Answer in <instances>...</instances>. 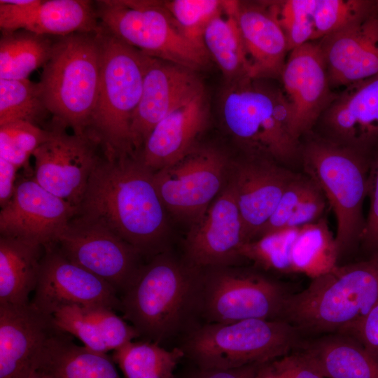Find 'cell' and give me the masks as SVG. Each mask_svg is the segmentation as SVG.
<instances>
[{
  "label": "cell",
  "instance_id": "obj_5",
  "mask_svg": "<svg viewBox=\"0 0 378 378\" xmlns=\"http://www.w3.org/2000/svg\"><path fill=\"white\" fill-rule=\"evenodd\" d=\"M102 68L99 90L88 132L100 141L105 156L136 157L130 126L141 99L151 59L102 27L99 32Z\"/></svg>",
  "mask_w": 378,
  "mask_h": 378
},
{
  "label": "cell",
  "instance_id": "obj_7",
  "mask_svg": "<svg viewBox=\"0 0 378 378\" xmlns=\"http://www.w3.org/2000/svg\"><path fill=\"white\" fill-rule=\"evenodd\" d=\"M300 160L304 174L321 189L334 212L340 255L348 251L360 242L365 227L363 207L370 164L364 153L321 136L301 144Z\"/></svg>",
  "mask_w": 378,
  "mask_h": 378
},
{
  "label": "cell",
  "instance_id": "obj_19",
  "mask_svg": "<svg viewBox=\"0 0 378 378\" xmlns=\"http://www.w3.org/2000/svg\"><path fill=\"white\" fill-rule=\"evenodd\" d=\"M296 173L269 158L248 155L230 163V183L242 219L247 241L265 225Z\"/></svg>",
  "mask_w": 378,
  "mask_h": 378
},
{
  "label": "cell",
  "instance_id": "obj_35",
  "mask_svg": "<svg viewBox=\"0 0 378 378\" xmlns=\"http://www.w3.org/2000/svg\"><path fill=\"white\" fill-rule=\"evenodd\" d=\"M298 229H281L247 241L241 247L239 255L264 270L291 273L290 249Z\"/></svg>",
  "mask_w": 378,
  "mask_h": 378
},
{
  "label": "cell",
  "instance_id": "obj_26",
  "mask_svg": "<svg viewBox=\"0 0 378 378\" xmlns=\"http://www.w3.org/2000/svg\"><path fill=\"white\" fill-rule=\"evenodd\" d=\"M52 316L55 326L102 354L114 351L140 337L139 332L114 310L98 306L64 305Z\"/></svg>",
  "mask_w": 378,
  "mask_h": 378
},
{
  "label": "cell",
  "instance_id": "obj_3",
  "mask_svg": "<svg viewBox=\"0 0 378 378\" xmlns=\"http://www.w3.org/2000/svg\"><path fill=\"white\" fill-rule=\"evenodd\" d=\"M378 303V253L312 279L298 293L287 295L282 320L314 332L349 335Z\"/></svg>",
  "mask_w": 378,
  "mask_h": 378
},
{
  "label": "cell",
  "instance_id": "obj_2",
  "mask_svg": "<svg viewBox=\"0 0 378 378\" xmlns=\"http://www.w3.org/2000/svg\"><path fill=\"white\" fill-rule=\"evenodd\" d=\"M200 268L168 251L150 258L120 297L122 318L143 340L162 345L197 326Z\"/></svg>",
  "mask_w": 378,
  "mask_h": 378
},
{
  "label": "cell",
  "instance_id": "obj_1",
  "mask_svg": "<svg viewBox=\"0 0 378 378\" xmlns=\"http://www.w3.org/2000/svg\"><path fill=\"white\" fill-rule=\"evenodd\" d=\"M153 174L137 156H104L90 176L76 214L109 230L144 258L167 251V211Z\"/></svg>",
  "mask_w": 378,
  "mask_h": 378
},
{
  "label": "cell",
  "instance_id": "obj_32",
  "mask_svg": "<svg viewBox=\"0 0 378 378\" xmlns=\"http://www.w3.org/2000/svg\"><path fill=\"white\" fill-rule=\"evenodd\" d=\"M111 357L125 378H175L176 367L185 354L179 346L168 349L141 340L114 350Z\"/></svg>",
  "mask_w": 378,
  "mask_h": 378
},
{
  "label": "cell",
  "instance_id": "obj_14",
  "mask_svg": "<svg viewBox=\"0 0 378 378\" xmlns=\"http://www.w3.org/2000/svg\"><path fill=\"white\" fill-rule=\"evenodd\" d=\"M31 304L52 315L64 305L120 310V299L107 282L69 260L56 244L44 248Z\"/></svg>",
  "mask_w": 378,
  "mask_h": 378
},
{
  "label": "cell",
  "instance_id": "obj_30",
  "mask_svg": "<svg viewBox=\"0 0 378 378\" xmlns=\"http://www.w3.org/2000/svg\"><path fill=\"white\" fill-rule=\"evenodd\" d=\"M339 256L335 235L323 218L298 229L290 249L291 273L316 278L336 267Z\"/></svg>",
  "mask_w": 378,
  "mask_h": 378
},
{
  "label": "cell",
  "instance_id": "obj_29",
  "mask_svg": "<svg viewBox=\"0 0 378 378\" xmlns=\"http://www.w3.org/2000/svg\"><path fill=\"white\" fill-rule=\"evenodd\" d=\"M303 348L316 358L325 378H378V360L353 337H324Z\"/></svg>",
  "mask_w": 378,
  "mask_h": 378
},
{
  "label": "cell",
  "instance_id": "obj_20",
  "mask_svg": "<svg viewBox=\"0 0 378 378\" xmlns=\"http://www.w3.org/2000/svg\"><path fill=\"white\" fill-rule=\"evenodd\" d=\"M59 330L52 315L31 302L0 305V378H28Z\"/></svg>",
  "mask_w": 378,
  "mask_h": 378
},
{
  "label": "cell",
  "instance_id": "obj_27",
  "mask_svg": "<svg viewBox=\"0 0 378 378\" xmlns=\"http://www.w3.org/2000/svg\"><path fill=\"white\" fill-rule=\"evenodd\" d=\"M44 247L0 235V305H24L37 284Z\"/></svg>",
  "mask_w": 378,
  "mask_h": 378
},
{
  "label": "cell",
  "instance_id": "obj_22",
  "mask_svg": "<svg viewBox=\"0 0 378 378\" xmlns=\"http://www.w3.org/2000/svg\"><path fill=\"white\" fill-rule=\"evenodd\" d=\"M318 43L331 89L378 76V13L326 36Z\"/></svg>",
  "mask_w": 378,
  "mask_h": 378
},
{
  "label": "cell",
  "instance_id": "obj_4",
  "mask_svg": "<svg viewBox=\"0 0 378 378\" xmlns=\"http://www.w3.org/2000/svg\"><path fill=\"white\" fill-rule=\"evenodd\" d=\"M268 80L244 77L230 82L222 100L223 121L248 155L290 165L300 159L301 142L293 134L283 88Z\"/></svg>",
  "mask_w": 378,
  "mask_h": 378
},
{
  "label": "cell",
  "instance_id": "obj_13",
  "mask_svg": "<svg viewBox=\"0 0 378 378\" xmlns=\"http://www.w3.org/2000/svg\"><path fill=\"white\" fill-rule=\"evenodd\" d=\"M60 251L71 262L111 285L120 297L144 264L136 249L104 227L77 214L58 237Z\"/></svg>",
  "mask_w": 378,
  "mask_h": 378
},
{
  "label": "cell",
  "instance_id": "obj_24",
  "mask_svg": "<svg viewBox=\"0 0 378 378\" xmlns=\"http://www.w3.org/2000/svg\"><path fill=\"white\" fill-rule=\"evenodd\" d=\"M235 17L246 52L248 77L280 78L288 45L268 1L239 2Z\"/></svg>",
  "mask_w": 378,
  "mask_h": 378
},
{
  "label": "cell",
  "instance_id": "obj_39",
  "mask_svg": "<svg viewBox=\"0 0 378 378\" xmlns=\"http://www.w3.org/2000/svg\"><path fill=\"white\" fill-rule=\"evenodd\" d=\"M162 3L183 31L201 43L209 22L223 10V1L218 0H174Z\"/></svg>",
  "mask_w": 378,
  "mask_h": 378
},
{
  "label": "cell",
  "instance_id": "obj_6",
  "mask_svg": "<svg viewBox=\"0 0 378 378\" xmlns=\"http://www.w3.org/2000/svg\"><path fill=\"white\" fill-rule=\"evenodd\" d=\"M99 32L59 36L39 81L52 118L76 134L87 132L97 104L102 68Z\"/></svg>",
  "mask_w": 378,
  "mask_h": 378
},
{
  "label": "cell",
  "instance_id": "obj_17",
  "mask_svg": "<svg viewBox=\"0 0 378 378\" xmlns=\"http://www.w3.org/2000/svg\"><path fill=\"white\" fill-rule=\"evenodd\" d=\"M205 93L195 71L151 57L139 104L133 114L130 135L138 155L148 135L164 118L177 108Z\"/></svg>",
  "mask_w": 378,
  "mask_h": 378
},
{
  "label": "cell",
  "instance_id": "obj_15",
  "mask_svg": "<svg viewBox=\"0 0 378 378\" xmlns=\"http://www.w3.org/2000/svg\"><path fill=\"white\" fill-rule=\"evenodd\" d=\"M247 242L234 191L225 187L202 216L190 226L184 241L185 260L197 268L235 265Z\"/></svg>",
  "mask_w": 378,
  "mask_h": 378
},
{
  "label": "cell",
  "instance_id": "obj_25",
  "mask_svg": "<svg viewBox=\"0 0 378 378\" xmlns=\"http://www.w3.org/2000/svg\"><path fill=\"white\" fill-rule=\"evenodd\" d=\"M209 118L205 93L177 108L151 131L137 155L153 173L167 167L186 155L196 146Z\"/></svg>",
  "mask_w": 378,
  "mask_h": 378
},
{
  "label": "cell",
  "instance_id": "obj_46",
  "mask_svg": "<svg viewBox=\"0 0 378 378\" xmlns=\"http://www.w3.org/2000/svg\"><path fill=\"white\" fill-rule=\"evenodd\" d=\"M19 169L10 162L0 158V206H5L12 198L17 183Z\"/></svg>",
  "mask_w": 378,
  "mask_h": 378
},
{
  "label": "cell",
  "instance_id": "obj_37",
  "mask_svg": "<svg viewBox=\"0 0 378 378\" xmlns=\"http://www.w3.org/2000/svg\"><path fill=\"white\" fill-rule=\"evenodd\" d=\"M268 4L285 34L288 52L314 41L315 0L272 1Z\"/></svg>",
  "mask_w": 378,
  "mask_h": 378
},
{
  "label": "cell",
  "instance_id": "obj_33",
  "mask_svg": "<svg viewBox=\"0 0 378 378\" xmlns=\"http://www.w3.org/2000/svg\"><path fill=\"white\" fill-rule=\"evenodd\" d=\"M236 10L221 13L206 27L202 40L210 57L214 59L230 82L248 77V63L235 17Z\"/></svg>",
  "mask_w": 378,
  "mask_h": 378
},
{
  "label": "cell",
  "instance_id": "obj_41",
  "mask_svg": "<svg viewBox=\"0 0 378 378\" xmlns=\"http://www.w3.org/2000/svg\"><path fill=\"white\" fill-rule=\"evenodd\" d=\"M312 183L306 174H295L284 190L272 215L255 238L287 228L288 221Z\"/></svg>",
  "mask_w": 378,
  "mask_h": 378
},
{
  "label": "cell",
  "instance_id": "obj_9",
  "mask_svg": "<svg viewBox=\"0 0 378 378\" xmlns=\"http://www.w3.org/2000/svg\"><path fill=\"white\" fill-rule=\"evenodd\" d=\"M95 6L104 29L145 55L193 71L209 64L204 43L188 36L162 1H98Z\"/></svg>",
  "mask_w": 378,
  "mask_h": 378
},
{
  "label": "cell",
  "instance_id": "obj_11",
  "mask_svg": "<svg viewBox=\"0 0 378 378\" xmlns=\"http://www.w3.org/2000/svg\"><path fill=\"white\" fill-rule=\"evenodd\" d=\"M44 127L49 136L33 155V179L78 209L93 171L105 156L101 143L88 131L69 134L55 118Z\"/></svg>",
  "mask_w": 378,
  "mask_h": 378
},
{
  "label": "cell",
  "instance_id": "obj_12",
  "mask_svg": "<svg viewBox=\"0 0 378 378\" xmlns=\"http://www.w3.org/2000/svg\"><path fill=\"white\" fill-rule=\"evenodd\" d=\"M230 163L215 148L195 147L176 162L154 172L167 211L190 226L194 224L227 183Z\"/></svg>",
  "mask_w": 378,
  "mask_h": 378
},
{
  "label": "cell",
  "instance_id": "obj_47",
  "mask_svg": "<svg viewBox=\"0 0 378 378\" xmlns=\"http://www.w3.org/2000/svg\"><path fill=\"white\" fill-rule=\"evenodd\" d=\"M28 378H50V375L42 368L34 371Z\"/></svg>",
  "mask_w": 378,
  "mask_h": 378
},
{
  "label": "cell",
  "instance_id": "obj_43",
  "mask_svg": "<svg viewBox=\"0 0 378 378\" xmlns=\"http://www.w3.org/2000/svg\"><path fill=\"white\" fill-rule=\"evenodd\" d=\"M328 204L324 194L312 181L309 189L288 221L287 228H300L324 218L323 215Z\"/></svg>",
  "mask_w": 378,
  "mask_h": 378
},
{
  "label": "cell",
  "instance_id": "obj_38",
  "mask_svg": "<svg viewBox=\"0 0 378 378\" xmlns=\"http://www.w3.org/2000/svg\"><path fill=\"white\" fill-rule=\"evenodd\" d=\"M49 131L30 122L17 121L0 126V158L18 169L48 138Z\"/></svg>",
  "mask_w": 378,
  "mask_h": 378
},
{
  "label": "cell",
  "instance_id": "obj_8",
  "mask_svg": "<svg viewBox=\"0 0 378 378\" xmlns=\"http://www.w3.org/2000/svg\"><path fill=\"white\" fill-rule=\"evenodd\" d=\"M297 328L284 320L198 324L178 346L195 367L230 369L263 364L291 351Z\"/></svg>",
  "mask_w": 378,
  "mask_h": 378
},
{
  "label": "cell",
  "instance_id": "obj_40",
  "mask_svg": "<svg viewBox=\"0 0 378 378\" xmlns=\"http://www.w3.org/2000/svg\"><path fill=\"white\" fill-rule=\"evenodd\" d=\"M255 378H325L317 360L306 349L266 362Z\"/></svg>",
  "mask_w": 378,
  "mask_h": 378
},
{
  "label": "cell",
  "instance_id": "obj_36",
  "mask_svg": "<svg viewBox=\"0 0 378 378\" xmlns=\"http://www.w3.org/2000/svg\"><path fill=\"white\" fill-rule=\"evenodd\" d=\"M378 13V1L315 0L314 41Z\"/></svg>",
  "mask_w": 378,
  "mask_h": 378
},
{
  "label": "cell",
  "instance_id": "obj_16",
  "mask_svg": "<svg viewBox=\"0 0 378 378\" xmlns=\"http://www.w3.org/2000/svg\"><path fill=\"white\" fill-rule=\"evenodd\" d=\"M78 209L40 186L33 178L17 181L14 194L0 211V235L44 248L58 237Z\"/></svg>",
  "mask_w": 378,
  "mask_h": 378
},
{
  "label": "cell",
  "instance_id": "obj_31",
  "mask_svg": "<svg viewBox=\"0 0 378 378\" xmlns=\"http://www.w3.org/2000/svg\"><path fill=\"white\" fill-rule=\"evenodd\" d=\"M0 78L24 79L43 67L53 52L56 39L24 29L1 31Z\"/></svg>",
  "mask_w": 378,
  "mask_h": 378
},
{
  "label": "cell",
  "instance_id": "obj_44",
  "mask_svg": "<svg viewBox=\"0 0 378 378\" xmlns=\"http://www.w3.org/2000/svg\"><path fill=\"white\" fill-rule=\"evenodd\" d=\"M347 335L359 342L378 360V303Z\"/></svg>",
  "mask_w": 378,
  "mask_h": 378
},
{
  "label": "cell",
  "instance_id": "obj_23",
  "mask_svg": "<svg viewBox=\"0 0 378 378\" xmlns=\"http://www.w3.org/2000/svg\"><path fill=\"white\" fill-rule=\"evenodd\" d=\"M319 119L323 137L365 154L378 140V76L344 88Z\"/></svg>",
  "mask_w": 378,
  "mask_h": 378
},
{
  "label": "cell",
  "instance_id": "obj_45",
  "mask_svg": "<svg viewBox=\"0 0 378 378\" xmlns=\"http://www.w3.org/2000/svg\"><path fill=\"white\" fill-rule=\"evenodd\" d=\"M260 365L253 364L230 369H204L195 366L183 378H255Z\"/></svg>",
  "mask_w": 378,
  "mask_h": 378
},
{
  "label": "cell",
  "instance_id": "obj_21",
  "mask_svg": "<svg viewBox=\"0 0 378 378\" xmlns=\"http://www.w3.org/2000/svg\"><path fill=\"white\" fill-rule=\"evenodd\" d=\"M0 28L52 36L102 29L95 4L86 0H1Z\"/></svg>",
  "mask_w": 378,
  "mask_h": 378
},
{
  "label": "cell",
  "instance_id": "obj_18",
  "mask_svg": "<svg viewBox=\"0 0 378 378\" xmlns=\"http://www.w3.org/2000/svg\"><path fill=\"white\" fill-rule=\"evenodd\" d=\"M289 52L280 78L290 106L292 132L300 141L336 94L331 90L318 42L306 43Z\"/></svg>",
  "mask_w": 378,
  "mask_h": 378
},
{
  "label": "cell",
  "instance_id": "obj_42",
  "mask_svg": "<svg viewBox=\"0 0 378 378\" xmlns=\"http://www.w3.org/2000/svg\"><path fill=\"white\" fill-rule=\"evenodd\" d=\"M368 196L370 208L360 242L374 254L378 253V155L370 164Z\"/></svg>",
  "mask_w": 378,
  "mask_h": 378
},
{
  "label": "cell",
  "instance_id": "obj_34",
  "mask_svg": "<svg viewBox=\"0 0 378 378\" xmlns=\"http://www.w3.org/2000/svg\"><path fill=\"white\" fill-rule=\"evenodd\" d=\"M50 115L39 82L0 78V126L23 121L43 127Z\"/></svg>",
  "mask_w": 378,
  "mask_h": 378
},
{
  "label": "cell",
  "instance_id": "obj_28",
  "mask_svg": "<svg viewBox=\"0 0 378 378\" xmlns=\"http://www.w3.org/2000/svg\"><path fill=\"white\" fill-rule=\"evenodd\" d=\"M71 336L59 330L47 345L39 368L50 378H120L111 356L78 346Z\"/></svg>",
  "mask_w": 378,
  "mask_h": 378
},
{
  "label": "cell",
  "instance_id": "obj_10",
  "mask_svg": "<svg viewBox=\"0 0 378 378\" xmlns=\"http://www.w3.org/2000/svg\"><path fill=\"white\" fill-rule=\"evenodd\" d=\"M287 295L260 273L232 266L200 268L197 313L203 323L282 320Z\"/></svg>",
  "mask_w": 378,
  "mask_h": 378
}]
</instances>
